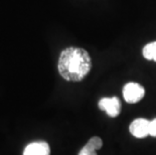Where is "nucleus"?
<instances>
[{
    "mask_svg": "<svg viewBox=\"0 0 156 155\" xmlns=\"http://www.w3.org/2000/svg\"><path fill=\"white\" fill-rule=\"evenodd\" d=\"M58 70L66 81L81 82L92 70V58L86 49L69 47L59 55Z\"/></svg>",
    "mask_w": 156,
    "mask_h": 155,
    "instance_id": "obj_1",
    "label": "nucleus"
},
{
    "mask_svg": "<svg viewBox=\"0 0 156 155\" xmlns=\"http://www.w3.org/2000/svg\"><path fill=\"white\" fill-rule=\"evenodd\" d=\"M145 95V90L140 84L130 83L126 84L123 88V96L124 100L129 104H136L143 99Z\"/></svg>",
    "mask_w": 156,
    "mask_h": 155,
    "instance_id": "obj_2",
    "label": "nucleus"
},
{
    "mask_svg": "<svg viewBox=\"0 0 156 155\" xmlns=\"http://www.w3.org/2000/svg\"><path fill=\"white\" fill-rule=\"evenodd\" d=\"M99 108L105 111L108 116L115 118L118 117L121 112V102L117 97L103 98L99 102Z\"/></svg>",
    "mask_w": 156,
    "mask_h": 155,
    "instance_id": "obj_3",
    "label": "nucleus"
},
{
    "mask_svg": "<svg viewBox=\"0 0 156 155\" xmlns=\"http://www.w3.org/2000/svg\"><path fill=\"white\" fill-rule=\"evenodd\" d=\"M149 125L150 121L144 118H138L130 124L129 131L136 138H145L149 135Z\"/></svg>",
    "mask_w": 156,
    "mask_h": 155,
    "instance_id": "obj_4",
    "label": "nucleus"
},
{
    "mask_svg": "<svg viewBox=\"0 0 156 155\" xmlns=\"http://www.w3.org/2000/svg\"><path fill=\"white\" fill-rule=\"evenodd\" d=\"M23 155H51V147L45 141H35L26 145Z\"/></svg>",
    "mask_w": 156,
    "mask_h": 155,
    "instance_id": "obj_5",
    "label": "nucleus"
},
{
    "mask_svg": "<svg viewBox=\"0 0 156 155\" xmlns=\"http://www.w3.org/2000/svg\"><path fill=\"white\" fill-rule=\"evenodd\" d=\"M142 54H143V57L146 60L156 62V41L146 44L143 48Z\"/></svg>",
    "mask_w": 156,
    "mask_h": 155,
    "instance_id": "obj_6",
    "label": "nucleus"
},
{
    "mask_svg": "<svg viewBox=\"0 0 156 155\" xmlns=\"http://www.w3.org/2000/svg\"><path fill=\"white\" fill-rule=\"evenodd\" d=\"M87 145H89L90 147H92L93 149L99 150V149H101L102 146H103V141L100 137L95 136V137H92L91 139L88 141Z\"/></svg>",
    "mask_w": 156,
    "mask_h": 155,
    "instance_id": "obj_7",
    "label": "nucleus"
},
{
    "mask_svg": "<svg viewBox=\"0 0 156 155\" xmlns=\"http://www.w3.org/2000/svg\"><path fill=\"white\" fill-rule=\"evenodd\" d=\"M79 155H98V154H97V150L93 149L92 147H90L89 145L86 144L79 152Z\"/></svg>",
    "mask_w": 156,
    "mask_h": 155,
    "instance_id": "obj_8",
    "label": "nucleus"
},
{
    "mask_svg": "<svg viewBox=\"0 0 156 155\" xmlns=\"http://www.w3.org/2000/svg\"><path fill=\"white\" fill-rule=\"evenodd\" d=\"M149 136L156 137V118L150 121V125H149Z\"/></svg>",
    "mask_w": 156,
    "mask_h": 155,
    "instance_id": "obj_9",
    "label": "nucleus"
}]
</instances>
